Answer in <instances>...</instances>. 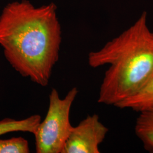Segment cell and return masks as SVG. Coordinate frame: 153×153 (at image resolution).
Segmentation results:
<instances>
[{
    "mask_svg": "<svg viewBox=\"0 0 153 153\" xmlns=\"http://www.w3.org/2000/svg\"><path fill=\"white\" fill-rule=\"evenodd\" d=\"M108 128L97 114L88 115L78 126L72 128L62 153H99Z\"/></svg>",
    "mask_w": 153,
    "mask_h": 153,
    "instance_id": "4",
    "label": "cell"
},
{
    "mask_svg": "<svg viewBox=\"0 0 153 153\" xmlns=\"http://www.w3.org/2000/svg\"><path fill=\"white\" fill-rule=\"evenodd\" d=\"M41 116L33 115L22 120L6 118L0 121V136L13 131H23L35 134L39 124Z\"/></svg>",
    "mask_w": 153,
    "mask_h": 153,
    "instance_id": "6",
    "label": "cell"
},
{
    "mask_svg": "<svg viewBox=\"0 0 153 153\" xmlns=\"http://www.w3.org/2000/svg\"><path fill=\"white\" fill-rule=\"evenodd\" d=\"M94 68L108 65L98 102L116 106L139 93L153 78V32L144 11L119 36L88 57Z\"/></svg>",
    "mask_w": 153,
    "mask_h": 153,
    "instance_id": "2",
    "label": "cell"
},
{
    "mask_svg": "<svg viewBox=\"0 0 153 153\" xmlns=\"http://www.w3.org/2000/svg\"><path fill=\"white\" fill-rule=\"evenodd\" d=\"M153 106V78L146 86L134 96L127 99L116 107L121 109H131L136 112Z\"/></svg>",
    "mask_w": 153,
    "mask_h": 153,
    "instance_id": "7",
    "label": "cell"
},
{
    "mask_svg": "<svg viewBox=\"0 0 153 153\" xmlns=\"http://www.w3.org/2000/svg\"><path fill=\"white\" fill-rule=\"evenodd\" d=\"M78 93L74 87L61 99L57 90L52 89L47 114L34 134L36 153H62L73 128L70 112Z\"/></svg>",
    "mask_w": 153,
    "mask_h": 153,
    "instance_id": "3",
    "label": "cell"
},
{
    "mask_svg": "<svg viewBox=\"0 0 153 153\" xmlns=\"http://www.w3.org/2000/svg\"><path fill=\"white\" fill-rule=\"evenodd\" d=\"M139 113L134 126L135 133L144 149L153 153V106Z\"/></svg>",
    "mask_w": 153,
    "mask_h": 153,
    "instance_id": "5",
    "label": "cell"
},
{
    "mask_svg": "<svg viewBox=\"0 0 153 153\" xmlns=\"http://www.w3.org/2000/svg\"><path fill=\"white\" fill-rule=\"evenodd\" d=\"M30 152L27 140L22 137L0 140V153H28Z\"/></svg>",
    "mask_w": 153,
    "mask_h": 153,
    "instance_id": "8",
    "label": "cell"
},
{
    "mask_svg": "<svg viewBox=\"0 0 153 153\" xmlns=\"http://www.w3.org/2000/svg\"><path fill=\"white\" fill-rule=\"evenodd\" d=\"M61 28L53 4L36 7L29 1L7 5L0 16V45L22 76L45 87L59 57Z\"/></svg>",
    "mask_w": 153,
    "mask_h": 153,
    "instance_id": "1",
    "label": "cell"
}]
</instances>
